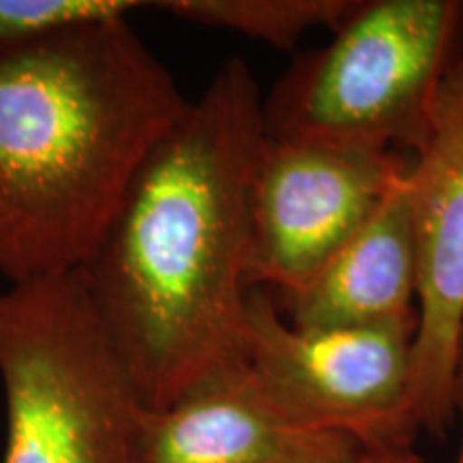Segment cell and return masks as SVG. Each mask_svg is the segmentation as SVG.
<instances>
[{"label":"cell","instance_id":"cell-5","mask_svg":"<svg viewBox=\"0 0 463 463\" xmlns=\"http://www.w3.org/2000/svg\"><path fill=\"white\" fill-rule=\"evenodd\" d=\"M247 361L266 397L305 430L352 438L364 453L410 450L419 320L363 328L292 326L269 289L247 298Z\"/></svg>","mask_w":463,"mask_h":463},{"label":"cell","instance_id":"cell-10","mask_svg":"<svg viewBox=\"0 0 463 463\" xmlns=\"http://www.w3.org/2000/svg\"><path fill=\"white\" fill-rule=\"evenodd\" d=\"M358 0H165L155 9L191 24L222 28L292 50L305 33L324 26L337 31Z\"/></svg>","mask_w":463,"mask_h":463},{"label":"cell","instance_id":"cell-6","mask_svg":"<svg viewBox=\"0 0 463 463\" xmlns=\"http://www.w3.org/2000/svg\"><path fill=\"white\" fill-rule=\"evenodd\" d=\"M410 165L403 150L266 136L251 194L249 289H303Z\"/></svg>","mask_w":463,"mask_h":463},{"label":"cell","instance_id":"cell-7","mask_svg":"<svg viewBox=\"0 0 463 463\" xmlns=\"http://www.w3.org/2000/svg\"><path fill=\"white\" fill-rule=\"evenodd\" d=\"M408 189L419 256L412 402L420 431L442 438L455 425L463 335V61L442 84Z\"/></svg>","mask_w":463,"mask_h":463},{"label":"cell","instance_id":"cell-12","mask_svg":"<svg viewBox=\"0 0 463 463\" xmlns=\"http://www.w3.org/2000/svg\"><path fill=\"white\" fill-rule=\"evenodd\" d=\"M455 420L461 422V438H459V449H457V455H455L453 463H463V335H461V344H459V361H457Z\"/></svg>","mask_w":463,"mask_h":463},{"label":"cell","instance_id":"cell-11","mask_svg":"<svg viewBox=\"0 0 463 463\" xmlns=\"http://www.w3.org/2000/svg\"><path fill=\"white\" fill-rule=\"evenodd\" d=\"M137 0H0V56L89 22L127 17Z\"/></svg>","mask_w":463,"mask_h":463},{"label":"cell","instance_id":"cell-4","mask_svg":"<svg viewBox=\"0 0 463 463\" xmlns=\"http://www.w3.org/2000/svg\"><path fill=\"white\" fill-rule=\"evenodd\" d=\"M3 463H136L144 405L78 273L0 289Z\"/></svg>","mask_w":463,"mask_h":463},{"label":"cell","instance_id":"cell-13","mask_svg":"<svg viewBox=\"0 0 463 463\" xmlns=\"http://www.w3.org/2000/svg\"><path fill=\"white\" fill-rule=\"evenodd\" d=\"M354 463H425L414 449L410 450H386V453H364Z\"/></svg>","mask_w":463,"mask_h":463},{"label":"cell","instance_id":"cell-9","mask_svg":"<svg viewBox=\"0 0 463 463\" xmlns=\"http://www.w3.org/2000/svg\"><path fill=\"white\" fill-rule=\"evenodd\" d=\"M408 174L303 289L281 297L269 292L292 326L324 331L419 320V256Z\"/></svg>","mask_w":463,"mask_h":463},{"label":"cell","instance_id":"cell-1","mask_svg":"<svg viewBox=\"0 0 463 463\" xmlns=\"http://www.w3.org/2000/svg\"><path fill=\"white\" fill-rule=\"evenodd\" d=\"M262 101L247 62L225 61L150 150L78 270L148 410L167 408L215 369L247 361Z\"/></svg>","mask_w":463,"mask_h":463},{"label":"cell","instance_id":"cell-2","mask_svg":"<svg viewBox=\"0 0 463 463\" xmlns=\"http://www.w3.org/2000/svg\"><path fill=\"white\" fill-rule=\"evenodd\" d=\"M191 106L127 17L0 56V275L78 273Z\"/></svg>","mask_w":463,"mask_h":463},{"label":"cell","instance_id":"cell-3","mask_svg":"<svg viewBox=\"0 0 463 463\" xmlns=\"http://www.w3.org/2000/svg\"><path fill=\"white\" fill-rule=\"evenodd\" d=\"M463 61V0H358L264 97L266 136L416 153Z\"/></svg>","mask_w":463,"mask_h":463},{"label":"cell","instance_id":"cell-8","mask_svg":"<svg viewBox=\"0 0 463 463\" xmlns=\"http://www.w3.org/2000/svg\"><path fill=\"white\" fill-rule=\"evenodd\" d=\"M352 438L297 425L266 397L249 361L215 369L167 408H144L136 463H354Z\"/></svg>","mask_w":463,"mask_h":463}]
</instances>
